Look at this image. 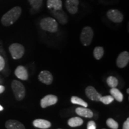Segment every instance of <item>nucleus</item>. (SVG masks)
Wrapping results in <instances>:
<instances>
[{
    "label": "nucleus",
    "mask_w": 129,
    "mask_h": 129,
    "mask_svg": "<svg viewBox=\"0 0 129 129\" xmlns=\"http://www.w3.org/2000/svg\"><path fill=\"white\" fill-rule=\"evenodd\" d=\"M114 98L112 96H101L100 98V102H102L103 104L105 105L110 104L114 101Z\"/></svg>",
    "instance_id": "nucleus-25"
},
{
    "label": "nucleus",
    "mask_w": 129,
    "mask_h": 129,
    "mask_svg": "<svg viewBox=\"0 0 129 129\" xmlns=\"http://www.w3.org/2000/svg\"><path fill=\"white\" fill-rule=\"evenodd\" d=\"M7 129H25L24 125L17 120H10L6 122L5 124Z\"/></svg>",
    "instance_id": "nucleus-16"
},
{
    "label": "nucleus",
    "mask_w": 129,
    "mask_h": 129,
    "mask_svg": "<svg viewBox=\"0 0 129 129\" xmlns=\"http://www.w3.org/2000/svg\"><path fill=\"white\" fill-rule=\"evenodd\" d=\"M9 50L12 58L15 60L21 59L25 54V48L22 44L19 43H13L11 44Z\"/></svg>",
    "instance_id": "nucleus-5"
},
{
    "label": "nucleus",
    "mask_w": 129,
    "mask_h": 129,
    "mask_svg": "<svg viewBox=\"0 0 129 129\" xmlns=\"http://www.w3.org/2000/svg\"><path fill=\"white\" fill-rule=\"evenodd\" d=\"M83 124V120L80 117H72L68 121V124L71 127L81 126Z\"/></svg>",
    "instance_id": "nucleus-19"
},
{
    "label": "nucleus",
    "mask_w": 129,
    "mask_h": 129,
    "mask_svg": "<svg viewBox=\"0 0 129 129\" xmlns=\"http://www.w3.org/2000/svg\"><path fill=\"white\" fill-rule=\"evenodd\" d=\"M127 93H129V88H127Z\"/></svg>",
    "instance_id": "nucleus-31"
},
{
    "label": "nucleus",
    "mask_w": 129,
    "mask_h": 129,
    "mask_svg": "<svg viewBox=\"0 0 129 129\" xmlns=\"http://www.w3.org/2000/svg\"><path fill=\"white\" fill-rule=\"evenodd\" d=\"M40 27L43 30L50 32H56L58 30V23L55 19L46 17L40 21Z\"/></svg>",
    "instance_id": "nucleus-2"
},
{
    "label": "nucleus",
    "mask_w": 129,
    "mask_h": 129,
    "mask_svg": "<svg viewBox=\"0 0 129 129\" xmlns=\"http://www.w3.org/2000/svg\"><path fill=\"white\" fill-rule=\"evenodd\" d=\"M43 0H28L30 6L34 9H38L41 7Z\"/></svg>",
    "instance_id": "nucleus-24"
},
{
    "label": "nucleus",
    "mask_w": 129,
    "mask_h": 129,
    "mask_svg": "<svg viewBox=\"0 0 129 129\" xmlns=\"http://www.w3.org/2000/svg\"><path fill=\"white\" fill-rule=\"evenodd\" d=\"M4 90H5L4 86L0 85V94H1V93H3V92H4Z\"/></svg>",
    "instance_id": "nucleus-29"
},
{
    "label": "nucleus",
    "mask_w": 129,
    "mask_h": 129,
    "mask_svg": "<svg viewBox=\"0 0 129 129\" xmlns=\"http://www.w3.org/2000/svg\"><path fill=\"white\" fill-rule=\"evenodd\" d=\"M71 102L73 104L79 105H81L85 108H87L88 106V104L86 102H85L84 100L77 96H72L71 98Z\"/></svg>",
    "instance_id": "nucleus-20"
},
{
    "label": "nucleus",
    "mask_w": 129,
    "mask_h": 129,
    "mask_svg": "<svg viewBox=\"0 0 129 129\" xmlns=\"http://www.w3.org/2000/svg\"><path fill=\"white\" fill-rule=\"evenodd\" d=\"M108 18L114 23H121L124 19V16L118 10L111 9L106 13Z\"/></svg>",
    "instance_id": "nucleus-6"
},
{
    "label": "nucleus",
    "mask_w": 129,
    "mask_h": 129,
    "mask_svg": "<svg viewBox=\"0 0 129 129\" xmlns=\"http://www.w3.org/2000/svg\"><path fill=\"white\" fill-rule=\"evenodd\" d=\"M106 82H107V84L108 85V86L111 88L117 87L118 84V79L116 77L113 76L108 77L107 80H106Z\"/></svg>",
    "instance_id": "nucleus-22"
},
{
    "label": "nucleus",
    "mask_w": 129,
    "mask_h": 129,
    "mask_svg": "<svg viewBox=\"0 0 129 129\" xmlns=\"http://www.w3.org/2000/svg\"><path fill=\"white\" fill-rule=\"evenodd\" d=\"M104 54V50L102 47H96L93 51V55L96 60H100Z\"/></svg>",
    "instance_id": "nucleus-21"
},
{
    "label": "nucleus",
    "mask_w": 129,
    "mask_h": 129,
    "mask_svg": "<svg viewBox=\"0 0 129 129\" xmlns=\"http://www.w3.org/2000/svg\"><path fill=\"white\" fill-rule=\"evenodd\" d=\"M75 112L77 115L81 117L85 118H92L93 117V112L91 109L85 107H78L75 109Z\"/></svg>",
    "instance_id": "nucleus-15"
},
{
    "label": "nucleus",
    "mask_w": 129,
    "mask_h": 129,
    "mask_svg": "<svg viewBox=\"0 0 129 129\" xmlns=\"http://www.w3.org/2000/svg\"><path fill=\"white\" fill-rule=\"evenodd\" d=\"M122 129H129V118L127 119V120L124 122Z\"/></svg>",
    "instance_id": "nucleus-28"
},
{
    "label": "nucleus",
    "mask_w": 129,
    "mask_h": 129,
    "mask_svg": "<svg viewBox=\"0 0 129 129\" xmlns=\"http://www.w3.org/2000/svg\"><path fill=\"white\" fill-rule=\"evenodd\" d=\"M14 74L17 78L22 80L26 81L28 79V73L27 69L23 66L20 65L18 66L14 71Z\"/></svg>",
    "instance_id": "nucleus-13"
},
{
    "label": "nucleus",
    "mask_w": 129,
    "mask_h": 129,
    "mask_svg": "<svg viewBox=\"0 0 129 129\" xmlns=\"http://www.w3.org/2000/svg\"><path fill=\"white\" fill-rule=\"evenodd\" d=\"M5 66V60L1 56H0V71L3 70Z\"/></svg>",
    "instance_id": "nucleus-27"
},
{
    "label": "nucleus",
    "mask_w": 129,
    "mask_h": 129,
    "mask_svg": "<svg viewBox=\"0 0 129 129\" xmlns=\"http://www.w3.org/2000/svg\"><path fill=\"white\" fill-rule=\"evenodd\" d=\"M32 124L36 128L41 129H47L51 127V124L47 120L43 119H37L33 121Z\"/></svg>",
    "instance_id": "nucleus-14"
},
{
    "label": "nucleus",
    "mask_w": 129,
    "mask_h": 129,
    "mask_svg": "<svg viewBox=\"0 0 129 129\" xmlns=\"http://www.w3.org/2000/svg\"><path fill=\"white\" fill-rule=\"evenodd\" d=\"M3 109H4V108H3V107L1 105H0V111H2Z\"/></svg>",
    "instance_id": "nucleus-30"
},
{
    "label": "nucleus",
    "mask_w": 129,
    "mask_h": 129,
    "mask_svg": "<svg viewBox=\"0 0 129 129\" xmlns=\"http://www.w3.org/2000/svg\"><path fill=\"white\" fill-rule=\"evenodd\" d=\"M12 88L16 100L20 101L24 99L26 95L25 87L19 81L13 80L12 83Z\"/></svg>",
    "instance_id": "nucleus-3"
},
{
    "label": "nucleus",
    "mask_w": 129,
    "mask_h": 129,
    "mask_svg": "<svg viewBox=\"0 0 129 129\" xmlns=\"http://www.w3.org/2000/svg\"><path fill=\"white\" fill-rule=\"evenodd\" d=\"M38 79L41 83L46 84L47 85H50L52 83L53 77L51 72L48 71H43L38 75Z\"/></svg>",
    "instance_id": "nucleus-11"
},
{
    "label": "nucleus",
    "mask_w": 129,
    "mask_h": 129,
    "mask_svg": "<svg viewBox=\"0 0 129 129\" xmlns=\"http://www.w3.org/2000/svg\"><path fill=\"white\" fill-rule=\"evenodd\" d=\"M87 129H96V124L93 121H90L87 124Z\"/></svg>",
    "instance_id": "nucleus-26"
},
{
    "label": "nucleus",
    "mask_w": 129,
    "mask_h": 129,
    "mask_svg": "<svg viewBox=\"0 0 129 129\" xmlns=\"http://www.w3.org/2000/svg\"><path fill=\"white\" fill-rule=\"evenodd\" d=\"M85 93L90 100L94 101H100V98L102 96V95L98 93L93 86H88L85 88Z\"/></svg>",
    "instance_id": "nucleus-8"
},
{
    "label": "nucleus",
    "mask_w": 129,
    "mask_h": 129,
    "mask_svg": "<svg viewBox=\"0 0 129 129\" xmlns=\"http://www.w3.org/2000/svg\"><path fill=\"white\" fill-rule=\"evenodd\" d=\"M110 93L114 99L117 100L119 102H121L123 101L124 96L122 93L117 88H111L110 90Z\"/></svg>",
    "instance_id": "nucleus-18"
},
{
    "label": "nucleus",
    "mask_w": 129,
    "mask_h": 129,
    "mask_svg": "<svg viewBox=\"0 0 129 129\" xmlns=\"http://www.w3.org/2000/svg\"><path fill=\"white\" fill-rule=\"evenodd\" d=\"M47 6L48 9H54V10H59L62 9V0H47Z\"/></svg>",
    "instance_id": "nucleus-17"
},
{
    "label": "nucleus",
    "mask_w": 129,
    "mask_h": 129,
    "mask_svg": "<svg viewBox=\"0 0 129 129\" xmlns=\"http://www.w3.org/2000/svg\"><path fill=\"white\" fill-rule=\"evenodd\" d=\"M54 18L57 19L58 22L62 25H65L68 22V16L67 14L62 9L59 10H54L52 12Z\"/></svg>",
    "instance_id": "nucleus-12"
},
{
    "label": "nucleus",
    "mask_w": 129,
    "mask_h": 129,
    "mask_svg": "<svg viewBox=\"0 0 129 129\" xmlns=\"http://www.w3.org/2000/svg\"><path fill=\"white\" fill-rule=\"evenodd\" d=\"M22 14V9L16 6L5 13L1 17V22L4 26H9L15 23Z\"/></svg>",
    "instance_id": "nucleus-1"
},
{
    "label": "nucleus",
    "mask_w": 129,
    "mask_h": 129,
    "mask_svg": "<svg viewBox=\"0 0 129 129\" xmlns=\"http://www.w3.org/2000/svg\"><path fill=\"white\" fill-rule=\"evenodd\" d=\"M93 35V30L92 28L89 26H86L82 30L80 35V40L83 46H88L92 42Z\"/></svg>",
    "instance_id": "nucleus-4"
},
{
    "label": "nucleus",
    "mask_w": 129,
    "mask_h": 129,
    "mask_svg": "<svg viewBox=\"0 0 129 129\" xmlns=\"http://www.w3.org/2000/svg\"><path fill=\"white\" fill-rule=\"evenodd\" d=\"M58 101V98L56 96L49 94L44 96L40 101V105L43 108H46L48 106L55 105Z\"/></svg>",
    "instance_id": "nucleus-7"
},
{
    "label": "nucleus",
    "mask_w": 129,
    "mask_h": 129,
    "mask_svg": "<svg viewBox=\"0 0 129 129\" xmlns=\"http://www.w3.org/2000/svg\"><path fill=\"white\" fill-rule=\"evenodd\" d=\"M79 0H66L65 7L69 13L74 14L77 13L78 10Z\"/></svg>",
    "instance_id": "nucleus-10"
},
{
    "label": "nucleus",
    "mask_w": 129,
    "mask_h": 129,
    "mask_svg": "<svg viewBox=\"0 0 129 129\" xmlns=\"http://www.w3.org/2000/svg\"><path fill=\"white\" fill-rule=\"evenodd\" d=\"M106 125L111 129H118L119 127L118 123L112 118H108L106 120Z\"/></svg>",
    "instance_id": "nucleus-23"
},
{
    "label": "nucleus",
    "mask_w": 129,
    "mask_h": 129,
    "mask_svg": "<svg viewBox=\"0 0 129 129\" xmlns=\"http://www.w3.org/2000/svg\"><path fill=\"white\" fill-rule=\"evenodd\" d=\"M129 62V53L128 51H123L119 54L117 59V65L120 68L126 67Z\"/></svg>",
    "instance_id": "nucleus-9"
}]
</instances>
